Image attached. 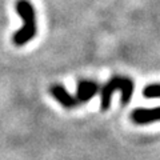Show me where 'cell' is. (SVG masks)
I'll use <instances>...</instances> for the list:
<instances>
[{
	"label": "cell",
	"mask_w": 160,
	"mask_h": 160,
	"mask_svg": "<svg viewBox=\"0 0 160 160\" xmlns=\"http://www.w3.org/2000/svg\"><path fill=\"white\" fill-rule=\"evenodd\" d=\"M16 12L23 20V26L13 33L12 42L15 46L22 47L36 36V31H38L36 13H35L33 6L28 0H18Z\"/></svg>",
	"instance_id": "obj_1"
},
{
	"label": "cell",
	"mask_w": 160,
	"mask_h": 160,
	"mask_svg": "<svg viewBox=\"0 0 160 160\" xmlns=\"http://www.w3.org/2000/svg\"><path fill=\"white\" fill-rule=\"evenodd\" d=\"M115 91L122 92V104L126 106L129 103L133 92V82L129 78L126 76H113L104 84L100 95H102V109L107 111L111 104V98Z\"/></svg>",
	"instance_id": "obj_2"
},
{
	"label": "cell",
	"mask_w": 160,
	"mask_h": 160,
	"mask_svg": "<svg viewBox=\"0 0 160 160\" xmlns=\"http://www.w3.org/2000/svg\"><path fill=\"white\" fill-rule=\"evenodd\" d=\"M143 96L147 99H160V83L148 84L143 89ZM131 119L136 124H151L160 122V107L158 108H138L132 111Z\"/></svg>",
	"instance_id": "obj_3"
},
{
	"label": "cell",
	"mask_w": 160,
	"mask_h": 160,
	"mask_svg": "<svg viewBox=\"0 0 160 160\" xmlns=\"http://www.w3.org/2000/svg\"><path fill=\"white\" fill-rule=\"evenodd\" d=\"M49 93H51V96L56 100L58 103H60L67 109H71V108H75L79 106L76 96L69 93L62 84H52V86L49 87Z\"/></svg>",
	"instance_id": "obj_4"
},
{
	"label": "cell",
	"mask_w": 160,
	"mask_h": 160,
	"mask_svg": "<svg viewBox=\"0 0 160 160\" xmlns=\"http://www.w3.org/2000/svg\"><path fill=\"white\" fill-rule=\"evenodd\" d=\"M99 91V84L93 80H80L78 83V91H76V99L79 104L89 102L96 92Z\"/></svg>",
	"instance_id": "obj_5"
}]
</instances>
